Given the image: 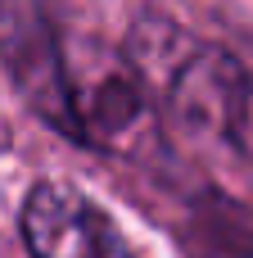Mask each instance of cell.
Masks as SVG:
<instances>
[{"label":"cell","instance_id":"3","mask_svg":"<svg viewBox=\"0 0 253 258\" xmlns=\"http://www.w3.org/2000/svg\"><path fill=\"white\" fill-rule=\"evenodd\" d=\"M18 222L32 258H136L113 218L63 181H36Z\"/></svg>","mask_w":253,"mask_h":258},{"label":"cell","instance_id":"1","mask_svg":"<svg viewBox=\"0 0 253 258\" xmlns=\"http://www.w3.org/2000/svg\"><path fill=\"white\" fill-rule=\"evenodd\" d=\"M140 50H131L136 73L145 77V86H158L163 104L172 109L177 122H186L195 136L208 141H244L249 132V77L244 68L208 45H190L181 50V41L172 50L149 45V36H136Z\"/></svg>","mask_w":253,"mask_h":258},{"label":"cell","instance_id":"2","mask_svg":"<svg viewBox=\"0 0 253 258\" xmlns=\"http://www.w3.org/2000/svg\"><path fill=\"white\" fill-rule=\"evenodd\" d=\"M0 59L41 118L81 141L77 68L50 0H0Z\"/></svg>","mask_w":253,"mask_h":258},{"label":"cell","instance_id":"4","mask_svg":"<svg viewBox=\"0 0 253 258\" xmlns=\"http://www.w3.org/2000/svg\"><path fill=\"white\" fill-rule=\"evenodd\" d=\"M195 254L199 258H253V236L231 222V213L217 204L195 222Z\"/></svg>","mask_w":253,"mask_h":258}]
</instances>
